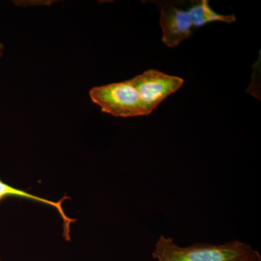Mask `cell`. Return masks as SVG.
<instances>
[{
	"label": "cell",
	"instance_id": "obj_1",
	"mask_svg": "<svg viewBox=\"0 0 261 261\" xmlns=\"http://www.w3.org/2000/svg\"><path fill=\"white\" fill-rule=\"evenodd\" d=\"M252 250L250 245L238 240L222 245L196 243L180 247L172 238L161 235L152 255L158 261H240Z\"/></svg>",
	"mask_w": 261,
	"mask_h": 261
},
{
	"label": "cell",
	"instance_id": "obj_2",
	"mask_svg": "<svg viewBox=\"0 0 261 261\" xmlns=\"http://www.w3.org/2000/svg\"><path fill=\"white\" fill-rule=\"evenodd\" d=\"M89 94L102 112L111 116L129 118L149 115L130 80L94 87Z\"/></svg>",
	"mask_w": 261,
	"mask_h": 261
},
{
	"label": "cell",
	"instance_id": "obj_3",
	"mask_svg": "<svg viewBox=\"0 0 261 261\" xmlns=\"http://www.w3.org/2000/svg\"><path fill=\"white\" fill-rule=\"evenodd\" d=\"M142 103L152 113L164 99L181 88L183 79L166 74L156 70H149L130 80Z\"/></svg>",
	"mask_w": 261,
	"mask_h": 261
},
{
	"label": "cell",
	"instance_id": "obj_4",
	"mask_svg": "<svg viewBox=\"0 0 261 261\" xmlns=\"http://www.w3.org/2000/svg\"><path fill=\"white\" fill-rule=\"evenodd\" d=\"M159 7L163 42L169 47L178 46L189 39L195 29L185 8V2H153Z\"/></svg>",
	"mask_w": 261,
	"mask_h": 261
},
{
	"label": "cell",
	"instance_id": "obj_5",
	"mask_svg": "<svg viewBox=\"0 0 261 261\" xmlns=\"http://www.w3.org/2000/svg\"><path fill=\"white\" fill-rule=\"evenodd\" d=\"M9 197H16V198L32 200L33 202H37V203L50 206L51 207L56 209L61 216L62 220H63V236L64 237L65 240L69 241L70 240V226H71L73 223L76 221V220L70 219V217L67 216L64 210H63V201L68 200V199L69 200L70 199V197L65 195L62 197L61 200L58 201L47 200V199L44 198V197H39V196L29 193L25 190L10 186L0 178V202L5 200V199L9 198Z\"/></svg>",
	"mask_w": 261,
	"mask_h": 261
},
{
	"label": "cell",
	"instance_id": "obj_6",
	"mask_svg": "<svg viewBox=\"0 0 261 261\" xmlns=\"http://www.w3.org/2000/svg\"><path fill=\"white\" fill-rule=\"evenodd\" d=\"M185 8L191 18L195 29L200 28L213 22L231 23L236 21L233 15H221L216 13L211 8L207 0L185 2Z\"/></svg>",
	"mask_w": 261,
	"mask_h": 261
},
{
	"label": "cell",
	"instance_id": "obj_7",
	"mask_svg": "<svg viewBox=\"0 0 261 261\" xmlns=\"http://www.w3.org/2000/svg\"><path fill=\"white\" fill-rule=\"evenodd\" d=\"M240 261H261V256L258 251L252 249L250 253L247 254L246 256Z\"/></svg>",
	"mask_w": 261,
	"mask_h": 261
},
{
	"label": "cell",
	"instance_id": "obj_8",
	"mask_svg": "<svg viewBox=\"0 0 261 261\" xmlns=\"http://www.w3.org/2000/svg\"><path fill=\"white\" fill-rule=\"evenodd\" d=\"M5 51V46L3 44V43L0 42V59L3 58V53H4Z\"/></svg>",
	"mask_w": 261,
	"mask_h": 261
},
{
	"label": "cell",
	"instance_id": "obj_9",
	"mask_svg": "<svg viewBox=\"0 0 261 261\" xmlns=\"http://www.w3.org/2000/svg\"><path fill=\"white\" fill-rule=\"evenodd\" d=\"M0 261H3L2 260L1 257H0Z\"/></svg>",
	"mask_w": 261,
	"mask_h": 261
}]
</instances>
